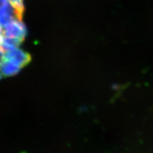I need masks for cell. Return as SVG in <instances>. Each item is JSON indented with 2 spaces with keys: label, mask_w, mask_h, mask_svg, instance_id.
<instances>
[{
  "label": "cell",
  "mask_w": 153,
  "mask_h": 153,
  "mask_svg": "<svg viewBox=\"0 0 153 153\" xmlns=\"http://www.w3.org/2000/svg\"><path fill=\"white\" fill-rule=\"evenodd\" d=\"M3 59L8 61L22 68L30 63L31 60L30 54L17 48L5 52L3 56Z\"/></svg>",
  "instance_id": "cell-1"
},
{
  "label": "cell",
  "mask_w": 153,
  "mask_h": 153,
  "mask_svg": "<svg viewBox=\"0 0 153 153\" xmlns=\"http://www.w3.org/2000/svg\"><path fill=\"white\" fill-rule=\"evenodd\" d=\"M3 34H4V27L0 24V48L2 47V44L3 41Z\"/></svg>",
  "instance_id": "cell-2"
},
{
  "label": "cell",
  "mask_w": 153,
  "mask_h": 153,
  "mask_svg": "<svg viewBox=\"0 0 153 153\" xmlns=\"http://www.w3.org/2000/svg\"><path fill=\"white\" fill-rule=\"evenodd\" d=\"M1 71H0V79H1Z\"/></svg>",
  "instance_id": "cell-3"
}]
</instances>
